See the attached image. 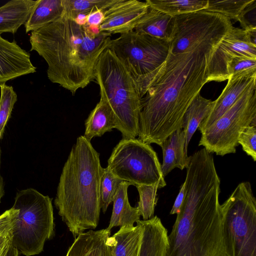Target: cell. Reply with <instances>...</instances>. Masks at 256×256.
Returning a JSON list of instances; mask_svg holds the SVG:
<instances>
[{
	"label": "cell",
	"instance_id": "obj_1",
	"mask_svg": "<svg viewBox=\"0 0 256 256\" xmlns=\"http://www.w3.org/2000/svg\"><path fill=\"white\" fill-rule=\"evenodd\" d=\"M218 45L200 44L167 59L142 98L138 138L161 146L182 128L183 116L208 78L210 58Z\"/></svg>",
	"mask_w": 256,
	"mask_h": 256
},
{
	"label": "cell",
	"instance_id": "obj_2",
	"mask_svg": "<svg viewBox=\"0 0 256 256\" xmlns=\"http://www.w3.org/2000/svg\"><path fill=\"white\" fill-rule=\"evenodd\" d=\"M211 154L204 148L189 156L184 198L168 236L166 256H227L220 181Z\"/></svg>",
	"mask_w": 256,
	"mask_h": 256
},
{
	"label": "cell",
	"instance_id": "obj_3",
	"mask_svg": "<svg viewBox=\"0 0 256 256\" xmlns=\"http://www.w3.org/2000/svg\"><path fill=\"white\" fill-rule=\"evenodd\" d=\"M111 40V34H95L64 12L58 20L31 32L30 50L46 62L50 81L74 95L95 79L96 63Z\"/></svg>",
	"mask_w": 256,
	"mask_h": 256
},
{
	"label": "cell",
	"instance_id": "obj_4",
	"mask_svg": "<svg viewBox=\"0 0 256 256\" xmlns=\"http://www.w3.org/2000/svg\"><path fill=\"white\" fill-rule=\"evenodd\" d=\"M102 170L100 154L90 142L78 137L62 168L54 202L75 238L98 225Z\"/></svg>",
	"mask_w": 256,
	"mask_h": 256
},
{
	"label": "cell",
	"instance_id": "obj_5",
	"mask_svg": "<svg viewBox=\"0 0 256 256\" xmlns=\"http://www.w3.org/2000/svg\"><path fill=\"white\" fill-rule=\"evenodd\" d=\"M95 80L100 86V97L112 110L116 128L122 138H136L138 134L142 98L130 71L109 48L98 60Z\"/></svg>",
	"mask_w": 256,
	"mask_h": 256
},
{
	"label": "cell",
	"instance_id": "obj_6",
	"mask_svg": "<svg viewBox=\"0 0 256 256\" xmlns=\"http://www.w3.org/2000/svg\"><path fill=\"white\" fill-rule=\"evenodd\" d=\"M12 208L18 213L10 230L12 246L26 256L40 253L54 234L52 198L28 188L16 193Z\"/></svg>",
	"mask_w": 256,
	"mask_h": 256
},
{
	"label": "cell",
	"instance_id": "obj_7",
	"mask_svg": "<svg viewBox=\"0 0 256 256\" xmlns=\"http://www.w3.org/2000/svg\"><path fill=\"white\" fill-rule=\"evenodd\" d=\"M220 206L227 256H256V200L250 182L239 184Z\"/></svg>",
	"mask_w": 256,
	"mask_h": 256
},
{
	"label": "cell",
	"instance_id": "obj_8",
	"mask_svg": "<svg viewBox=\"0 0 256 256\" xmlns=\"http://www.w3.org/2000/svg\"><path fill=\"white\" fill-rule=\"evenodd\" d=\"M108 48L126 66L142 98L170 52L169 42L134 30L112 39Z\"/></svg>",
	"mask_w": 256,
	"mask_h": 256
},
{
	"label": "cell",
	"instance_id": "obj_9",
	"mask_svg": "<svg viewBox=\"0 0 256 256\" xmlns=\"http://www.w3.org/2000/svg\"><path fill=\"white\" fill-rule=\"evenodd\" d=\"M250 125H256V82L223 115L201 133L198 145L218 156L234 154L240 134Z\"/></svg>",
	"mask_w": 256,
	"mask_h": 256
},
{
	"label": "cell",
	"instance_id": "obj_10",
	"mask_svg": "<svg viewBox=\"0 0 256 256\" xmlns=\"http://www.w3.org/2000/svg\"><path fill=\"white\" fill-rule=\"evenodd\" d=\"M108 168L118 178L132 185L166 186L161 164L150 144L138 138H122L114 148Z\"/></svg>",
	"mask_w": 256,
	"mask_h": 256
},
{
	"label": "cell",
	"instance_id": "obj_11",
	"mask_svg": "<svg viewBox=\"0 0 256 256\" xmlns=\"http://www.w3.org/2000/svg\"><path fill=\"white\" fill-rule=\"evenodd\" d=\"M233 28L230 20L216 12L199 10L176 16L170 52L180 54L200 44L218 45Z\"/></svg>",
	"mask_w": 256,
	"mask_h": 256
},
{
	"label": "cell",
	"instance_id": "obj_12",
	"mask_svg": "<svg viewBox=\"0 0 256 256\" xmlns=\"http://www.w3.org/2000/svg\"><path fill=\"white\" fill-rule=\"evenodd\" d=\"M256 30L246 31L232 28L213 51L208 64V81L227 80L226 68L233 58L242 56L256 60Z\"/></svg>",
	"mask_w": 256,
	"mask_h": 256
},
{
	"label": "cell",
	"instance_id": "obj_13",
	"mask_svg": "<svg viewBox=\"0 0 256 256\" xmlns=\"http://www.w3.org/2000/svg\"><path fill=\"white\" fill-rule=\"evenodd\" d=\"M149 7L146 1L116 0L104 12V18L99 26L100 31L111 35L132 32Z\"/></svg>",
	"mask_w": 256,
	"mask_h": 256
},
{
	"label": "cell",
	"instance_id": "obj_14",
	"mask_svg": "<svg viewBox=\"0 0 256 256\" xmlns=\"http://www.w3.org/2000/svg\"><path fill=\"white\" fill-rule=\"evenodd\" d=\"M256 80V70L230 76L222 94L213 101L210 112L200 124L198 129L200 133L223 115Z\"/></svg>",
	"mask_w": 256,
	"mask_h": 256
},
{
	"label": "cell",
	"instance_id": "obj_15",
	"mask_svg": "<svg viewBox=\"0 0 256 256\" xmlns=\"http://www.w3.org/2000/svg\"><path fill=\"white\" fill-rule=\"evenodd\" d=\"M36 72L30 54L14 40L9 42L0 35V86L7 81Z\"/></svg>",
	"mask_w": 256,
	"mask_h": 256
},
{
	"label": "cell",
	"instance_id": "obj_16",
	"mask_svg": "<svg viewBox=\"0 0 256 256\" xmlns=\"http://www.w3.org/2000/svg\"><path fill=\"white\" fill-rule=\"evenodd\" d=\"M110 236L107 228L84 232L75 238L66 256H112Z\"/></svg>",
	"mask_w": 256,
	"mask_h": 256
},
{
	"label": "cell",
	"instance_id": "obj_17",
	"mask_svg": "<svg viewBox=\"0 0 256 256\" xmlns=\"http://www.w3.org/2000/svg\"><path fill=\"white\" fill-rule=\"evenodd\" d=\"M140 222L142 234L138 256H166L168 234L160 218L156 216Z\"/></svg>",
	"mask_w": 256,
	"mask_h": 256
},
{
	"label": "cell",
	"instance_id": "obj_18",
	"mask_svg": "<svg viewBox=\"0 0 256 256\" xmlns=\"http://www.w3.org/2000/svg\"><path fill=\"white\" fill-rule=\"evenodd\" d=\"M176 28V16L149 7L134 30L170 42Z\"/></svg>",
	"mask_w": 256,
	"mask_h": 256
},
{
	"label": "cell",
	"instance_id": "obj_19",
	"mask_svg": "<svg viewBox=\"0 0 256 256\" xmlns=\"http://www.w3.org/2000/svg\"><path fill=\"white\" fill-rule=\"evenodd\" d=\"M184 145L185 134L182 128L172 132L162 143L161 169L164 176L174 168L182 170L187 167L189 156L184 151Z\"/></svg>",
	"mask_w": 256,
	"mask_h": 256
},
{
	"label": "cell",
	"instance_id": "obj_20",
	"mask_svg": "<svg viewBox=\"0 0 256 256\" xmlns=\"http://www.w3.org/2000/svg\"><path fill=\"white\" fill-rule=\"evenodd\" d=\"M36 2L33 0H12L0 7V35L16 33L26 22Z\"/></svg>",
	"mask_w": 256,
	"mask_h": 256
},
{
	"label": "cell",
	"instance_id": "obj_21",
	"mask_svg": "<svg viewBox=\"0 0 256 256\" xmlns=\"http://www.w3.org/2000/svg\"><path fill=\"white\" fill-rule=\"evenodd\" d=\"M136 225L120 226V230L110 236V245L112 256H138L142 234L140 220Z\"/></svg>",
	"mask_w": 256,
	"mask_h": 256
},
{
	"label": "cell",
	"instance_id": "obj_22",
	"mask_svg": "<svg viewBox=\"0 0 256 256\" xmlns=\"http://www.w3.org/2000/svg\"><path fill=\"white\" fill-rule=\"evenodd\" d=\"M83 136L88 140L116 128V121L112 110L108 102L102 97L90 114L85 122Z\"/></svg>",
	"mask_w": 256,
	"mask_h": 256
},
{
	"label": "cell",
	"instance_id": "obj_23",
	"mask_svg": "<svg viewBox=\"0 0 256 256\" xmlns=\"http://www.w3.org/2000/svg\"><path fill=\"white\" fill-rule=\"evenodd\" d=\"M130 182L122 181L120 184L113 200V208L110 222L107 228L114 226H134L140 219L137 207L130 206L128 196V188Z\"/></svg>",
	"mask_w": 256,
	"mask_h": 256
},
{
	"label": "cell",
	"instance_id": "obj_24",
	"mask_svg": "<svg viewBox=\"0 0 256 256\" xmlns=\"http://www.w3.org/2000/svg\"><path fill=\"white\" fill-rule=\"evenodd\" d=\"M62 0H38L24 24L26 32H34L59 19L64 14Z\"/></svg>",
	"mask_w": 256,
	"mask_h": 256
},
{
	"label": "cell",
	"instance_id": "obj_25",
	"mask_svg": "<svg viewBox=\"0 0 256 256\" xmlns=\"http://www.w3.org/2000/svg\"><path fill=\"white\" fill-rule=\"evenodd\" d=\"M213 101L198 94L183 116L182 128L185 134L184 151L188 154L189 142L200 124L210 112Z\"/></svg>",
	"mask_w": 256,
	"mask_h": 256
},
{
	"label": "cell",
	"instance_id": "obj_26",
	"mask_svg": "<svg viewBox=\"0 0 256 256\" xmlns=\"http://www.w3.org/2000/svg\"><path fill=\"white\" fill-rule=\"evenodd\" d=\"M150 8L172 16L204 10L208 0H146Z\"/></svg>",
	"mask_w": 256,
	"mask_h": 256
},
{
	"label": "cell",
	"instance_id": "obj_27",
	"mask_svg": "<svg viewBox=\"0 0 256 256\" xmlns=\"http://www.w3.org/2000/svg\"><path fill=\"white\" fill-rule=\"evenodd\" d=\"M116 0H62L64 12L74 19L78 14L88 16L90 13L100 10L104 11Z\"/></svg>",
	"mask_w": 256,
	"mask_h": 256
},
{
	"label": "cell",
	"instance_id": "obj_28",
	"mask_svg": "<svg viewBox=\"0 0 256 256\" xmlns=\"http://www.w3.org/2000/svg\"><path fill=\"white\" fill-rule=\"evenodd\" d=\"M139 194L140 200L137 207L143 220H148L154 216L155 207L158 198L157 191L160 188L158 183L152 184L135 186Z\"/></svg>",
	"mask_w": 256,
	"mask_h": 256
},
{
	"label": "cell",
	"instance_id": "obj_29",
	"mask_svg": "<svg viewBox=\"0 0 256 256\" xmlns=\"http://www.w3.org/2000/svg\"><path fill=\"white\" fill-rule=\"evenodd\" d=\"M253 0H209L204 10L220 14L227 18L238 20L244 8Z\"/></svg>",
	"mask_w": 256,
	"mask_h": 256
},
{
	"label": "cell",
	"instance_id": "obj_30",
	"mask_svg": "<svg viewBox=\"0 0 256 256\" xmlns=\"http://www.w3.org/2000/svg\"><path fill=\"white\" fill-rule=\"evenodd\" d=\"M124 180L114 176L109 168H102L100 187V208L104 213L114 200L120 184Z\"/></svg>",
	"mask_w": 256,
	"mask_h": 256
},
{
	"label": "cell",
	"instance_id": "obj_31",
	"mask_svg": "<svg viewBox=\"0 0 256 256\" xmlns=\"http://www.w3.org/2000/svg\"><path fill=\"white\" fill-rule=\"evenodd\" d=\"M0 88V134L2 136L6 125L17 100V95L11 86L4 84Z\"/></svg>",
	"mask_w": 256,
	"mask_h": 256
},
{
	"label": "cell",
	"instance_id": "obj_32",
	"mask_svg": "<svg viewBox=\"0 0 256 256\" xmlns=\"http://www.w3.org/2000/svg\"><path fill=\"white\" fill-rule=\"evenodd\" d=\"M256 70V60L236 56L228 64L226 68L227 80L230 76Z\"/></svg>",
	"mask_w": 256,
	"mask_h": 256
},
{
	"label": "cell",
	"instance_id": "obj_33",
	"mask_svg": "<svg viewBox=\"0 0 256 256\" xmlns=\"http://www.w3.org/2000/svg\"><path fill=\"white\" fill-rule=\"evenodd\" d=\"M238 144H240L243 150L254 161L256 160V125H250L246 128L240 134L238 138Z\"/></svg>",
	"mask_w": 256,
	"mask_h": 256
},
{
	"label": "cell",
	"instance_id": "obj_34",
	"mask_svg": "<svg viewBox=\"0 0 256 256\" xmlns=\"http://www.w3.org/2000/svg\"><path fill=\"white\" fill-rule=\"evenodd\" d=\"M256 1L253 0L242 12L238 18L243 30L251 31L256 30Z\"/></svg>",
	"mask_w": 256,
	"mask_h": 256
},
{
	"label": "cell",
	"instance_id": "obj_35",
	"mask_svg": "<svg viewBox=\"0 0 256 256\" xmlns=\"http://www.w3.org/2000/svg\"><path fill=\"white\" fill-rule=\"evenodd\" d=\"M18 213V210L12 207L0 216V236L10 232Z\"/></svg>",
	"mask_w": 256,
	"mask_h": 256
},
{
	"label": "cell",
	"instance_id": "obj_36",
	"mask_svg": "<svg viewBox=\"0 0 256 256\" xmlns=\"http://www.w3.org/2000/svg\"><path fill=\"white\" fill-rule=\"evenodd\" d=\"M104 18V11L98 10L92 12L88 15L86 24L89 26H99Z\"/></svg>",
	"mask_w": 256,
	"mask_h": 256
},
{
	"label": "cell",
	"instance_id": "obj_37",
	"mask_svg": "<svg viewBox=\"0 0 256 256\" xmlns=\"http://www.w3.org/2000/svg\"><path fill=\"white\" fill-rule=\"evenodd\" d=\"M185 195V184L182 185L179 192L175 200L170 214H178L180 210Z\"/></svg>",
	"mask_w": 256,
	"mask_h": 256
},
{
	"label": "cell",
	"instance_id": "obj_38",
	"mask_svg": "<svg viewBox=\"0 0 256 256\" xmlns=\"http://www.w3.org/2000/svg\"><path fill=\"white\" fill-rule=\"evenodd\" d=\"M10 244V232L0 236V256H6Z\"/></svg>",
	"mask_w": 256,
	"mask_h": 256
},
{
	"label": "cell",
	"instance_id": "obj_39",
	"mask_svg": "<svg viewBox=\"0 0 256 256\" xmlns=\"http://www.w3.org/2000/svg\"><path fill=\"white\" fill-rule=\"evenodd\" d=\"M0 164H1V149L0 147ZM4 194V182L3 178L0 174V202L1 198Z\"/></svg>",
	"mask_w": 256,
	"mask_h": 256
}]
</instances>
